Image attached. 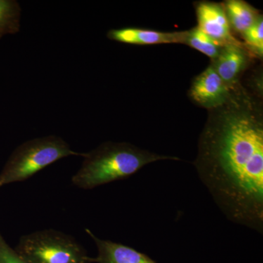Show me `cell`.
Wrapping results in <instances>:
<instances>
[{"label": "cell", "mask_w": 263, "mask_h": 263, "mask_svg": "<svg viewBox=\"0 0 263 263\" xmlns=\"http://www.w3.org/2000/svg\"><path fill=\"white\" fill-rule=\"evenodd\" d=\"M193 164L227 219L262 235V110L240 84L209 110Z\"/></svg>", "instance_id": "obj_1"}, {"label": "cell", "mask_w": 263, "mask_h": 263, "mask_svg": "<svg viewBox=\"0 0 263 263\" xmlns=\"http://www.w3.org/2000/svg\"><path fill=\"white\" fill-rule=\"evenodd\" d=\"M81 168L72 178L77 187L91 190L101 185L127 179L147 164L179 157L154 153L129 143L105 142L85 154Z\"/></svg>", "instance_id": "obj_2"}, {"label": "cell", "mask_w": 263, "mask_h": 263, "mask_svg": "<svg viewBox=\"0 0 263 263\" xmlns=\"http://www.w3.org/2000/svg\"><path fill=\"white\" fill-rule=\"evenodd\" d=\"M71 149L60 137L34 138L22 143L10 155L0 174V188L9 183L28 179L41 170L69 156L84 157Z\"/></svg>", "instance_id": "obj_3"}, {"label": "cell", "mask_w": 263, "mask_h": 263, "mask_svg": "<svg viewBox=\"0 0 263 263\" xmlns=\"http://www.w3.org/2000/svg\"><path fill=\"white\" fill-rule=\"evenodd\" d=\"M15 251L27 263L96 262L72 237L54 230L24 235Z\"/></svg>", "instance_id": "obj_4"}, {"label": "cell", "mask_w": 263, "mask_h": 263, "mask_svg": "<svg viewBox=\"0 0 263 263\" xmlns=\"http://www.w3.org/2000/svg\"><path fill=\"white\" fill-rule=\"evenodd\" d=\"M197 28L221 46L240 43L233 37L222 4L201 2L197 5Z\"/></svg>", "instance_id": "obj_5"}, {"label": "cell", "mask_w": 263, "mask_h": 263, "mask_svg": "<svg viewBox=\"0 0 263 263\" xmlns=\"http://www.w3.org/2000/svg\"><path fill=\"white\" fill-rule=\"evenodd\" d=\"M232 89L210 65L194 81L190 90V98L198 105L211 110L226 103Z\"/></svg>", "instance_id": "obj_6"}, {"label": "cell", "mask_w": 263, "mask_h": 263, "mask_svg": "<svg viewBox=\"0 0 263 263\" xmlns=\"http://www.w3.org/2000/svg\"><path fill=\"white\" fill-rule=\"evenodd\" d=\"M187 31L185 32H166L150 29L124 27L108 31L107 37L111 41L129 45L171 44L186 42Z\"/></svg>", "instance_id": "obj_7"}, {"label": "cell", "mask_w": 263, "mask_h": 263, "mask_svg": "<svg viewBox=\"0 0 263 263\" xmlns=\"http://www.w3.org/2000/svg\"><path fill=\"white\" fill-rule=\"evenodd\" d=\"M248 62V53L240 43L224 46L212 65L221 80L232 89L239 84L240 76Z\"/></svg>", "instance_id": "obj_8"}, {"label": "cell", "mask_w": 263, "mask_h": 263, "mask_svg": "<svg viewBox=\"0 0 263 263\" xmlns=\"http://www.w3.org/2000/svg\"><path fill=\"white\" fill-rule=\"evenodd\" d=\"M86 233L94 240L98 247V263H157L146 254L120 243L109 240L100 239L91 230Z\"/></svg>", "instance_id": "obj_9"}, {"label": "cell", "mask_w": 263, "mask_h": 263, "mask_svg": "<svg viewBox=\"0 0 263 263\" xmlns=\"http://www.w3.org/2000/svg\"><path fill=\"white\" fill-rule=\"evenodd\" d=\"M222 5L230 28L241 35L261 16L255 8L243 0H228Z\"/></svg>", "instance_id": "obj_10"}, {"label": "cell", "mask_w": 263, "mask_h": 263, "mask_svg": "<svg viewBox=\"0 0 263 263\" xmlns=\"http://www.w3.org/2000/svg\"><path fill=\"white\" fill-rule=\"evenodd\" d=\"M21 7L15 0H0V39L20 30Z\"/></svg>", "instance_id": "obj_11"}, {"label": "cell", "mask_w": 263, "mask_h": 263, "mask_svg": "<svg viewBox=\"0 0 263 263\" xmlns=\"http://www.w3.org/2000/svg\"><path fill=\"white\" fill-rule=\"evenodd\" d=\"M185 44L201 52L212 61L215 60L220 53L221 48L224 47L197 27L187 31Z\"/></svg>", "instance_id": "obj_12"}, {"label": "cell", "mask_w": 263, "mask_h": 263, "mask_svg": "<svg viewBox=\"0 0 263 263\" xmlns=\"http://www.w3.org/2000/svg\"><path fill=\"white\" fill-rule=\"evenodd\" d=\"M242 37L245 40L246 45L248 49L253 52L254 54L259 57L263 55V19L260 17L255 23L249 27L243 34Z\"/></svg>", "instance_id": "obj_13"}, {"label": "cell", "mask_w": 263, "mask_h": 263, "mask_svg": "<svg viewBox=\"0 0 263 263\" xmlns=\"http://www.w3.org/2000/svg\"><path fill=\"white\" fill-rule=\"evenodd\" d=\"M0 263H27L6 243L0 234Z\"/></svg>", "instance_id": "obj_14"}]
</instances>
